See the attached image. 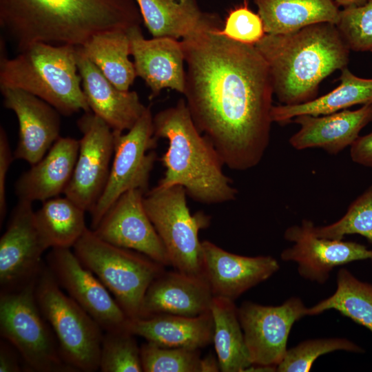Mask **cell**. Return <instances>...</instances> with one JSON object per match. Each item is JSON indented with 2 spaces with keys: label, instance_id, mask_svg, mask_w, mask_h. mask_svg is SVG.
<instances>
[{
  "label": "cell",
  "instance_id": "6da1fadb",
  "mask_svg": "<svg viewBox=\"0 0 372 372\" xmlns=\"http://www.w3.org/2000/svg\"><path fill=\"white\" fill-rule=\"evenodd\" d=\"M223 25L181 39L183 94L196 126L225 165L246 171L260 163L269 144L273 84L256 46L222 35Z\"/></svg>",
  "mask_w": 372,
  "mask_h": 372
},
{
  "label": "cell",
  "instance_id": "7a4b0ae2",
  "mask_svg": "<svg viewBox=\"0 0 372 372\" xmlns=\"http://www.w3.org/2000/svg\"><path fill=\"white\" fill-rule=\"evenodd\" d=\"M142 23L135 0H0V26L19 51L35 43L81 46Z\"/></svg>",
  "mask_w": 372,
  "mask_h": 372
},
{
  "label": "cell",
  "instance_id": "3957f363",
  "mask_svg": "<svg viewBox=\"0 0 372 372\" xmlns=\"http://www.w3.org/2000/svg\"><path fill=\"white\" fill-rule=\"evenodd\" d=\"M271 74L273 94L282 105L317 98L320 83L347 66L350 49L336 25L318 23L294 32L266 34L255 45Z\"/></svg>",
  "mask_w": 372,
  "mask_h": 372
},
{
  "label": "cell",
  "instance_id": "277c9868",
  "mask_svg": "<svg viewBox=\"0 0 372 372\" xmlns=\"http://www.w3.org/2000/svg\"><path fill=\"white\" fill-rule=\"evenodd\" d=\"M157 139L168 142L161 161L165 168L158 185L182 186L200 203L213 205L236 199L238 190L225 175L217 150L196 126L184 99L153 117Z\"/></svg>",
  "mask_w": 372,
  "mask_h": 372
},
{
  "label": "cell",
  "instance_id": "5b68a950",
  "mask_svg": "<svg viewBox=\"0 0 372 372\" xmlns=\"http://www.w3.org/2000/svg\"><path fill=\"white\" fill-rule=\"evenodd\" d=\"M0 87L32 94L64 116L91 112L78 70L76 46L35 43L12 59L3 54Z\"/></svg>",
  "mask_w": 372,
  "mask_h": 372
},
{
  "label": "cell",
  "instance_id": "8992f818",
  "mask_svg": "<svg viewBox=\"0 0 372 372\" xmlns=\"http://www.w3.org/2000/svg\"><path fill=\"white\" fill-rule=\"evenodd\" d=\"M81 262L103 282L129 319L138 317L145 293L165 266L99 238L87 228L73 246Z\"/></svg>",
  "mask_w": 372,
  "mask_h": 372
},
{
  "label": "cell",
  "instance_id": "52a82bcc",
  "mask_svg": "<svg viewBox=\"0 0 372 372\" xmlns=\"http://www.w3.org/2000/svg\"><path fill=\"white\" fill-rule=\"evenodd\" d=\"M37 278L1 291V336L17 350L25 371L76 372L63 358L54 332L38 306Z\"/></svg>",
  "mask_w": 372,
  "mask_h": 372
},
{
  "label": "cell",
  "instance_id": "ba28073f",
  "mask_svg": "<svg viewBox=\"0 0 372 372\" xmlns=\"http://www.w3.org/2000/svg\"><path fill=\"white\" fill-rule=\"evenodd\" d=\"M38 306L52 328L64 360L76 371L99 369L103 329L65 293L44 264L35 284Z\"/></svg>",
  "mask_w": 372,
  "mask_h": 372
},
{
  "label": "cell",
  "instance_id": "9c48e42d",
  "mask_svg": "<svg viewBox=\"0 0 372 372\" xmlns=\"http://www.w3.org/2000/svg\"><path fill=\"white\" fill-rule=\"evenodd\" d=\"M187 195L182 186L157 185L145 194L143 205L172 266L186 275L206 280L198 233L209 226L211 218L202 211L192 215Z\"/></svg>",
  "mask_w": 372,
  "mask_h": 372
},
{
  "label": "cell",
  "instance_id": "30bf717a",
  "mask_svg": "<svg viewBox=\"0 0 372 372\" xmlns=\"http://www.w3.org/2000/svg\"><path fill=\"white\" fill-rule=\"evenodd\" d=\"M153 117L148 106L126 133L113 130V161L105 187L90 212L91 229L97 227L107 211L123 194L135 189L145 193L149 190L150 174L157 159L154 149L158 140L154 133Z\"/></svg>",
  "mask_w": 372,
  "mask_h": 372
},
{
  "label": "cell",
  "instance_id": "8fae6325",
  "mask_svg": "<svg viewBox=\"0 0 372 372\" xmlns=\"http://www.w3.org/2000/svg\"><path fill=\"white\" fill-rule=\"evenodd\" d=\"M82 134L74 169L64 191L68 197L90 212L101 197L107 181L114 150V132L93 112L77 121Z\"/></svg>",
  "mask_w": 372,
  "mask_h": 372
},
{
  "label": "cell",
  "instance_id": "7c38bea8",
  "mask_svg": "<svg viewBox=\"0 0 372 372\" xmlns=\"http://www.w3.org/2000/svg\"><path fill=\"white\" fill-rule=\"evenodd\" d=\"M238 313L252 364L276 367L287 351L293 324L307 316V307L300 298L290 297L279 306L245 301Z\"/></svg>",
  "mask_w": 372,
  "mask_h": 372
},
{
  "label": "cell",
  "instance_id": "4fadbf2b",
  "mask_svg": "<svg viewBox=\"0 0 372 372\" xmlns=\"http://www.w3.org/2000/svg\"><path fill=\"white\" fill-rule=\"evenodd\" d=\"M46 265L59 286L85 310L103 331L124 328L127 316L103 282L70 248H52Z\"/></svg>",
  "mask_w": 372,
  "mask_h": 372
},
{
  "label": "cell",
  "instance_id": "5bb4252c",
  "mask_svg": "<svg viewBox=\"0 0 372 372\" xmlns=\"http://www.w3.org/2000/svg\"><path fill=\"white\" fill-rule=\"evenodd\" d=\"M32 203L19 200L0 239L1 291L16 289L39 276L48 249L37 226Z\"/></svg>",
  "mask_w": 372,
  "mask_h": 372
},
{
  "label": "cell",
  "instance_id": "9a60e30c",
  "mask_svg": "<svg viewBox=\"0 0 372 372\" xmlns=\"http://www.w3.org/2000/svg\"><path fill=\"white\" fill-rule=\"evenodd\" d=\"M314 226L311 220L304 219L300 225L289 227L284 234L285 239L293 244L282 251L281 260L296 262L303 278L324 284L336 267L357 260L372 262V250L365 245L318 237L314 234Z\"/></svg>",
  "mask_w": 372,
  "mask_h": 372
},
{
  "label": "cell",
  "instance_id": "2e32d148",
  "mask_svg": "<svg viewBox=\"0 0 372 372\" xmlns=\"http://www.w3.org/2000/svg\"><path fill=\"white\" fill-rule=\"evenodd\" d=\"M145 194L138 189L123 194L92 230L105 242L140 252L165 267L172 266L165 247L145 209Z\"/></svg>",
  "mask_w": 372,
  "mask_h": 372
},
{
  "label": "cell",
  "instance_id": "e0dca14e",
  "mask_svg": "<svg viewBox=\"0 0 372 372\" xmlns=\"http://www.w3.org/2000/svg\"><path fill=\"white\" fill-rule=\"evenodd\" d=\"M3 105L14 112L19 139L13 154L32 165L60 137V113L41 99L19 88L0 87Z\"/></svg>",
  "mask_w": 372,
  "mask_h": 372
},
{
  "label": "cell",
  "instance_id": "ac0fdd59",
  "mask_svg": "<svg viewBox=\"0 0 372 372\" xmlns=\"http://www.w3.org/2000/svg\"><path fill=\"white\" fill-rule=\"evenodd\" d=\"M202 248L205 276L214 296L234 301L280 269L278 260L270 256H240L209 240L202 241Z\"/></svg>",
  "mask_w": 372,
  "mask_h": 372
},
{
  "label": "cell",
  "instance_id": "d6986e66",
  "mask_svg": "<svg viewBox=\"0 0 372 372\" xmlns=\"http://www.w3.org/2000/svg\"><path fill=\"white\" fill-rule=\"evenodd\" d=\"M127 32L136 76L149 88V99L165 88L183 94L185 61L181 41L171 37L147 39L141 25L133 26Z\"/></svg>",
  "mask_w": 372,
  "mask_h": 372
},
{
  "label": "cell",
  "instance_id": "ffe728a7",
  "mask_svg": "<svg viewBox=\"0 0 372 372\" xmlns=\"http://www.w3.org/2000/svg\"><path fill=\"white\" fill-rule=\"evenodd\" d=\"M76 60L84 95L92 112L112 130H130L145 111L136 92L115 87L76 46Z\"/></svg>",
  "mask_w": 372,
  "mask_h": 372
},
{
  "label": "cell",
  "instance_id": "44dd1931",
  "mask_svg": "<svg viewBox=\"0 0 372 372\" xmlns=\"http://www.w3.org/2000/svg\"><path fill=\"white\" fill-rule=\"evenodd\" d=\"M293 121L300 125L289 143L297 150L320 148L338 154L351 146L361 130L372 121V103L355 110L348 109L325 115L302 114Z\"/></svg>",
  "mask_w": 372,
  "mask_h": 372
},
{
  "label": "cell",
  "instance_id": "7402d4cb",
  "mask_svg": "<svg viewBox=\"0 0 372 372\" xmlns=\"http://www.w3.org/2000/svg\"><path fill=\"white\" fill-rule=\"evenodd\" d=\"M213 297L205 280L165 271L147 288L138 318L160 313L198 316L210 311Z\"/></svg>",
  "mask_w": 372,
  "mask_h": 372
},
{
  "label": "cell",
  "instance_id": "603a6c76",
  "mask_svg": "<svg viewBox=\"0 0 372 372\" xmlns=\"http://www.w3.org/2000/svg\"><path fill=\"white\" fill-rule=\"evenodd\" d=\"M79 141L59 137L45 155L23 172L14 184L19 200L45 201L64 193L72 177Z\"/></svg>",
  "mask_w": 372,
  "mask_h": 372
},
{
  "label": "cell",
  "instance_id": "cb8c5ba5",
  "mask_svg": "<svg viewBox=\"0 0 372 372\" xmlns=\"http://www.w3.org/2000/svg\"><path fill=\"white\" fill-rule=\"evenodd\" d=\"M124 329L158 346L169 348H204L213 341L211 311L194 317L160 313L127 320Z\"/></svg>",
  "mask_w": 372,
  "mask_h": 372
},
{
  "label": "cell",
  "instance_id": "d4e9b609",
  "mask_svg": "<svg viewBox=\"0 0 372 372\" xmlns=\"http://www.w3.org/2000/svg\"><path fill=\"white\" fill-rule=\"evenodd\" d=\"M143 22L153 37L187 38L222 23L216 14L203 12L196 0H135Z\"/></svg>",
  "mask_w": 372,
  "mask_h": 372
},
{
  "label": "cell",
  "instance_id": "484cf974",
  "mask_svg": "<svg viewBox=\"0 0 372 372\" xmlns=\"http://www.w3.org/2000/svg\"><path fill=\"white\" fill-rule=\"evenodd\" d=\"M266 34H285L318 23L336 25L340 12L333 0H254Z\"/></svg>",
  "mask_w": 372,
  "mask_h": 372
},
{
  "label": "cell",
  "instance_id": "4316f807",
  "mask_svg": "<svg viewBox=\"0 0 372 372\" xmlns=\"http://www.w3.org/2000/svg\"><path fill=\"white\" fill-rule=\"evenodd\" d=\"M340 85L329 93L299 105H273L272 122L285 125L302 114L320 116L347 109L355 105L372 103V79L361 78L347 67L341 70Z\"/></svg>",
  "mask_w": 372,
  "mask_h": 372
},
{
  "label": "cell",
  "instance_id": "83f0119b",
  "mask_svg": "<svg viewBox=\"0 0 372 372\" xmlns=\"http://www.w3.org/2000/svg\"><path fill=\"white\" fill-rule=\"evenodd\" d=\"M210 311L213 341L220 371L244 372L251 364L234 301L214 296Z\"/></svg>",
  "mask_w": 372,
  "mask_h": 372
},
{
  "label": "cell",
  "instance_id": "f1b7e54d",
  "mask_svg": "<svg viewBox=\"0 0 372 372\" xmlns=\"http://www.w3.org/2000/svg\"><path fill=\"white\" fill-rule=\"evenodd\" d=\"M86 57L118 89L130 90L137 76L129 59L130 42L127 31L101 32L80 46Z\"/></svg>",
  "mask_w": 372,
  "mask_h": 372
},
{
  "label": "cell",
  "instance_id": "f546056e",
  "mask_svg": "<svg viewBox=\"0 0 372 372\" xmlns=\"http://www.w3.org/2000/svg\"><path fill=\"white\" fill-rule=\"evenodd\" d=\"M85 211L66 196L43 201L34 217L48 249L73 247L87 228Z\"/></svg>",
  "mask_w": 372,
  "mask_h": 372
},
{
  "label": "cell",
  "instance_id": "4dcf8cb0",
  "mask_svg": "<svg viewBox=\"0 0 372 372\" xmlns=\"http://www.w3.org/2000/svg\"><path fill=\"white\" fill-rule=\"evenodd\" d=\"M333 309L372 333V283L357 278L347 269H340L336 289L329 297L307 308V316Z\"/></svg>",
  "mask_w": 372,
  "mask_h": 372
},
{
  "label": "cell",
  "instance_id": "1f68e13d",
  "mask_svg": "<svg viewBox=\"0 0 372 372\" xmlns=\"http://www.w3.org/2000/svg\"><path fill=\"white\" fill-rule=\"evenodd\" d=\"M125 329L105 331L103 335L99 369L101 372H142L141 347Z\"/></svg>",
  "mask_w": 372,
  "mask_h": 372
},
{
  "label": "cell",
  "instance_id": "d6a6232c",
  "mask_svg": "<svg viewBox=\"0 0 372 372\" xmlns=\"http://www.w3.org/2000/svg\"><path fill=\"white\" fill-rule=\"evenodd\" d=\"M313 231L318 237L332 240L359 234L372 244V184L350 204L342 218L328 225L314 226Z\"/></svg>",
  "mask_w": 372,
  "mask_h": 372
},
{
  "label": "cell",
  "instance_id": "836d02e7",
  "mask_svg": "<svg viewBox=\"0 0 372 372\" xmlns=\"http://www.w3.org/2000/svg\"><path fill=\"white\" fill-rule=\"evenodd\" d=\"M336 351L356 353L364 349L344 338H322L307 340L287 349L282 360L277 365L278 372H307L320 356Z\"/></svg>",
  "mask_w": 372,
  "mask_h": 372
},
{
  "label": "cell",
  "instance_id": "e575fe53",
  "mask_svg": "<svg viewBox=\"0 0 372 372\" xmlns=\"http://www.w3.org/2000/svg\"><path fill=\"white\" fill-rule=\"evenodd\" d=\"M140 347L144 372H200V349L163 347L149 342Z\"/></svg>",
  "mask_w": 372,
  "mask_h": 372
},
{
  "label": "cell",
  "instance_id": "d590c367",
  "mask_svg": "<svg viewBox=\"0 0 372 372\" xmlns=\"http://www.w3.org/2000/svg\"><path fill=\"white\" fill-rule=\"evenodd\" d=\"M336 26L351 50L372 52V0L344 8Z\"/></svg>",
  "mask_w": 372,
  "mask_h": 372
},
{
  "label": "cell",
  "instance_id": "8d00e7d4",
  "mask_svg": "<svg viewBox=\"0 0 372 372\" xmlns=\"http://www.w3.org/2000/svg\"><path fill=\"white\" fill-rule=\"evenodd\" d=\"M218 32L231 40L254 45L266 34L261 17L247 3L231 10Z\"/></svg>",
  "mask_w": 372,
  "mask_h": 372
},
{
  "label": "cell",
  "instance_id": "74e56055",
  "mask_svg": "<svg viewBox=\"0 0 372 372\" xmlns=\"http://www.w3.org/2000/svg\"><path fill=\"white\" fill-rule=\"evenodd\" d=\"M14 159L7 134L2 126L0 128V221H3L7 210L6 180L10 166Z\"/></svg>",
  "mask_w": 372,
  "mask_h": 372
},
{
  "label": "cell",
  "instance_id": "f35d334b",
  "mask_svg": "<svg viewBox=\"0 0 372 372\" xmlns=\"http://www.w3.org/2000/svg\"><path fill=\"white\" fill-rule=\"evenodd\" d=\"M350 156L354 163L372 168V132L354 141L350 146Z\"/></svg>",
  "mask_w": 372,
  "mask_h": 372
},
{
  "label": "cell",
  "instance_id": "ab89813d",
  "mask_svg": "<svg viewBox=\"0 0 372 372\" xmlns=\"http://www.w3.org/2000/svg\"><path fill=\"white\" fill-rule=\"evenodd\" d=\"M17 350L8 341L0 342V372H20L24 371L21 358ZM21 357V356H20Z\"/></svg>",
  "mask_w": 372,
  "mask_h": 372
},
{
  "label": "cell",
  "instance_id": "60d3db41",
  "mask_svg": "<svg viewBox=\"0 0 372 372\" xmlns=\"http://www.w3.org/2000/svg\"><path fill=\"white\" fill-rule=\"evenodd\" d=\"M220 371L218 358L211 353L200 359V372H218Z\"/></svg>",
  "mask_w": 372,
  "mask_h": 372
},
{
  "label": "cell",
  "instance_id": "b9f144b4",
  "mask_svg": "<svg viewBox=\"0 0 372 372\" xmlns=\"http://www.w3.org/2000/svg\"><path fill=\"white\" fill-rule=\"evenodd\" d=\"M338 6H341L344 8L350 6H360L366 3L368 0H333Z\"/></svg>",
  "mask_w": 372,
  "mask_h": 372
}]
</instances>
